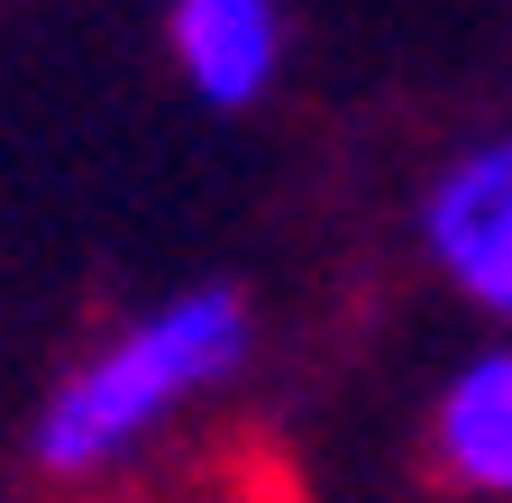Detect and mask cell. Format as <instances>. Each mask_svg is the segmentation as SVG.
I'll use <instances>...</instances> for the list:
<instances>
[{"instance_id":"obj_1","label":"cell","mask_w":512,"mask_h":503,"mask_svg":"<svg viewBox=\"0 0 512 503\" xmlns=\"http://www.w3.org/2000/svg\"><path fill=\"white\" fill-rule=\"evenodd\" d=\"M238 357H247V311H238V293L202 284V293L156 302L147 321H128L119 339H101L55 385V403L37 421V458L55 476H92V467L128 458L156 421H174L192 394H211Z\"/></svg>"},{"instance_id":"obj_2","label":"cell","mask_w":512,"mask_h":503,"mask_svg":"<svg viewBox=\"0 0 512 503\" xmlns=\"http://www.w3.org/2000/svg\"><path fill=\"white\" fill-rule=\"evenodd\" d=\"M430 257L476 311L512 321V129L476 138L430 183Z\"/></svg>"},{"instance_id":"obj_3","label":"cell","mask_w":512,"mask_h":503,"mask_svg":"<svg viewBox=\"0 0 512 503\" xmlns=\"http://www.w3.org/2000/svg\"><path fill=\"white\" fill-rule=\"evenodd\" d=\"M174 65L211 110H247L284 65L275 0H174Z\"/></svg>"},{"instance_id":"obj_4","label":"cell","mask_w":512,"mask_h":503,"mask_svg":"<svg viewBox=\"0 0 512 503\" xmlns=\"http://www.w3.org/2000/svg\"><path fill=\"white\" fill-rule=\"evenodd\" d=\"M430 449H439V476L448 485L512 494V339L448 375V394L430 412Z\"/></svg>"}]
</instances>
